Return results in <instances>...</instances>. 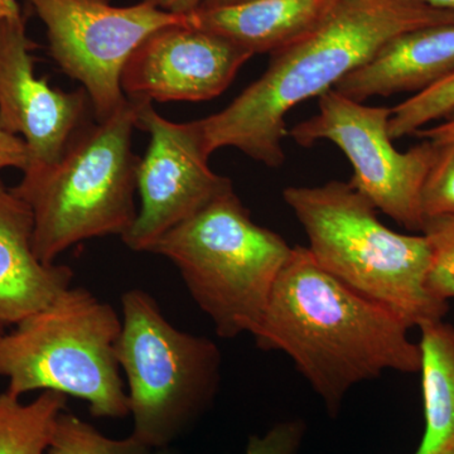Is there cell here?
<instances>
[{"label": "cell", "instance_id": "603a6c76", "mask_svg": "<svg viewBox=\"0 0 454 454\" xmlns=\"http://www.w3.org/2000/svg\"><path fill=\"white\" fill-rule=\"evenodd\" d=\"M28 164L29 153L25 140L0 128V170L13 167L25 172Z\"/></svg>", "mask_w": 454, "mask_h": 454}, {"label": "cell", "instance_id": "8992f818", "mask_svg": "<svg viewBox=\"0 0 454 454\" xmlns=\"http://www.w3.org/2000/svg\"><path fill=\"white\" fill-rule=\"evenodd\" d=\"M122 321L85 288H67L52 303L0 333V376L9 393L56 391L85 400L92 417L122 419L129 399L116 358Z\"/></svg>", "mask_w": 454, "mask_h": 454}, {"label": "cell", "instance_id": "ac0fdd59", "mask_svg": "<svg viewBox=\"0 0 454 454\" xmlns=\"http://www.w3.org/2000/svg\"><path fill=\"white\" fill-rule=\"evenodd\" d=\"M47 454H178L170 447L145 443L130 434L114 439L67 409L59 413Z\"/></svg>", "mask_w": 454, "mask_h": 454}, {"label": "cell", "instance_id": "4fadbf2b", "mask_svg": "<svg viewBox=\"0 0 454 454\" xmlns=\"http://www.w3.org/2000/svg\"><path fill=\"white\" fill-rule=\"evenodd\" d=\"M73 279L67 265L37 258L31 207L0 182V333L49 306Z\"/></svg>", "mask_w": 454, "mask_h": 454}, {"label": "cell", "instance_id": "3957f363", "mask_svg": "<svg viewBox=\"0 0 454 454\" xmlns=\"http://www.w3.org/2000/svg\"><path fill=\"white\" fill-rule=\"evenodd\" d=\"M283 199L306 231L317 264L340 283L411 328L446 317L448 301L427 284L432 252L426 236L385 226L375 206L345 182L286 187Z\"/></svg>", "mask_w": 454, "mask_h": 454}, {"label": "cell", "instance_id": "e0dca14e", "mask_svg": "<svg viewBox=\"0 0 454 454\" xmlns=\"http://www.w3.org/2000/svg\"><path fill=\"white\" fill-rule=\"evenodd\" d=\"M67 397L43 391L31 403L5 390L0 394V454H47L56 420Z\"/></svg>", "mask_w": 454, "mask_h": 454}, {"label": "cell", "instance_id": "7c38bea8", "mask_svg": "<svg viewBox=\"0 0 454 454\" xmlns=\"http://www.w3.org/2000/svg\"><path fill=\"white\" fill-rule=\"evenodd\" d=\"M215 33L187 25L166 27L134 51L121 74L134 101H206L219 97L253 57Z\"/></svg>", "mask_w": 454, "mask_h": 454}, {"label": "cell", "instance_id": "9c48e42d", "mask_svg": "<svg viewBox=\"0 0 454 454\" xmlns=\"http://www.w3.org/2000/svg\"><path fill=\"white\" fill-rule=\"evenodd\" d=\"M44 27L50 53L67 76L82 82L97 121L125 103L121 74L128 59L153 33L187 25L153 0L116 7L110 0H27Z\"/></svg>", "mask_w": 454, "mask_h": 454}, {"label": "cell", "instance_id": "9a60e30c", "mask_svg": "<svg viewBox=\"0 0 454 454\" xmlns=\"http://www.w3.org/2000/svg\"><path fill=\"white\" fill-rule=\"evenodd\" d=\"M339 0H252L184 13L187 26L256 53H274L321 25Z\"/></svg>", "mask_w": 454, "mask_h": 454}, {"label": "cell", "instance_id": "5bb4252c", "mask_svg": "<svg viewBox=\"0 0 454 454\" xmlns=\"http://www.w3.org/2000/svg\"><path fill=\"white\" fill-rule=\"evenodd\" d=\"M454 73V25L402 33L337 82L334 90L364 103L372 97L429 89Z\"/></svg>", "mask_w": 454, "mask_h": 454}, {"label": "cell", "instance_id": "2e32d148", "mask_svg": "<svg viewBox=\"0 0 454 454\" xmlns=\"http://www.w3.org/2000/svg\"><path fill=\"white\" fill-rule=\"evenodd\" d=\"M419 330L426 428L414 454H454V327L441 319Z\"/></svg>", "mask_w": 454, "mask_h": 454}, {"label": "cell", "instance_id": "4316f807", "mask_svg": "<svg viewBox=\"0 0 454 454\" xmlns=\"http://www.w3.org/2000/svg\"><path fill=\"white\" fill-rule=\"evenodd\" d=\"M423 2L428 3V4L433 5V7L454 11V0H423Z\"/></svg>", "mask_w": 454, "mask_h": 454}, {"label": "cell", "instance_id": "30bf717a", "mask_svg": "<svg viewBox=\"0 0 454 454\" xmlns=\"http://www.w3.org/2000/svg\"><path fill=\"white\" fill-rule=\"evenodd\" d=\"M138 129L149 134L148 149L137 169L140 208L121 239L134 252L149 253L170 229L234 187L231 179L208 167L211 154L199 121H167L152 103H143Z\"/></svg>", "mask_w": 454, "mask_h": 454}, {"label": "cell", "instance_id": "52a82bcc", "mask_svg": "<svg viewBox=\"0 0 454 454\" xmlns=\"http://www.w3.org/2000/svg\"><path fill=\"white\" fill-rule=\"evenodd\" d=\"M121 312L116 358L129 389L131 434L170 447L214 404L223 355L211 340L176 328L143 289L121 295Z\"/></svg>", "mask_w": 454, "mask_h": 454}, {"label": "cell", "instance_id": "7a4b0ae2", "mask_svg": "<svg viewBox=\"0 0 454 454\" xmlns=\"http://www.w3.org/2000/svg\"><path fill=\"white\" fill-rule=\"evenodd\" d=\"M454 25V11L423 0H339L309 35L271 53L267 71L225 109L199 119L212 154L234 146L270 168L286 160V115L333 89L402 33Z\"/></svg>", "mask_w": 454, "mask_h": 454}, {"label": "cell", "instance_id": "d4e9b609", "mask_svg": "<svg viewBox=\"0 0 454 454\" xmlns=\"http://www.w3.org/2000/svg\"><path fill=\"white\" fill-rule=\"evenodd\" d=\"M423 140H429L437 145H453L454 143V113L450 114L446 121L435 127L422 129L414 134Z\"/></svg>", "mask_w": 454, "mask_h": 454}, {"label": "cell", "instance_id": "5b68a950", "mask_svg": "<svg viewBox=\"0 0 454 454\" xmlns=\"http://www.w3.org/2000/svg\"><path fill=\"white\" fill-rule=\"evenodd\" d=\"M293 247L258 225L234 188L170 229L151 252L177 267L221 339L255 334Z\"/></svg>", "mask_w": 454, "mask_h": 454}, {"label": "cell", "instance_id": "44dd1931", "mask_svg": "<svg viewBox=\"0 0 454 454\" xmlns=\"http://www.w3.org/2000/svg\"><path fill=\"white\" fill-rule=\"evenodd\" d=\"M439 146L437 160L427 176L420 196L424 220L454 216V143Z\"/></svg>", "mask_w": 454, "mask_h": 454}, {"label": "cell", "instance_id": "cb8c5ba5", "mask_svg": "<svg viewBox=\"0 0 454 454\" xmlns=\"http://www.w3.org/2000/svg\"><path fill=\"white\" fill-rule=\"evenodd\" d=\"M153 2L164 11L184 14L197 9L229 7V5L241 4L252 0H153Z\"/></svg>", "mask_w": 454, "mask_h": 454}, {"label": "cell", "instance_id": "484cf974", "mask_svg": "<svg viewBox=\"0 0 454 454\" xmlns=\"http://www.w3.org/2000/svg\"><path fill=\"white\" fill-rule=\"evenodd\" d=\"M22 16L17 0H0V23L8 18Z\"/></svg>", "mask_w": 454, "mask_h": 454}, {"label": "cell", "instance_id": "6da1fadb", "mask_svg": "<svg viewBox=\"0 0 454 454\" xmlns=\"http://www.w3.org/2000/svg\"><path fill=\"white\" fill-rule=\"evenodd\" d=\"M409 328L295 247L254 339L260 349L288 355L334 418L357 384L385 372H420L422 352Z\"/></svg>", "mask_w": 454, "mask_h": 454}, {"label": "cell", "instance_id": "8fae6325", "mask_svg": "<svg viewBox=\"0 0 454 454\" xmlns=\"http://www.w3.org/2000/svg\"><path fill=\"white\" fill-rule=\"evenodd\" d=\"M35 47L22 16L0 23V128L22 136L27 169L55 163L92 110L85 90L62 91L35 76Z\"/></svg>", "mask_w": 454, "mask_h": 454}, {"label": "cell", "instance_id": "7402d4cb", "mask_svg": "<svg viewBox=\"0 0 454 454\" xmlns=\"http://www.w3.org/2000/svg\"><path fill=\"white\" fill-rule=\"evenodd\" d=\"M307 434L303 419H291L271 427L262 435H250L245 454H300Z\"/></svg>", "mask_w": 454, "mask_h": 454}, {"label": "cell", "instance_id": "277c9868", "mask_svg": "<svg viewBox=\"0 0 454 454\" xmlns=\"http://www.w3.org/2000/svg\"><path fill=\"white\" fill-rule=\"evenodd\" d=\"M143 103L128 98L106 121L86 122L55 163L26 169L12 188L31 207L33 249L43 264L74 245L122 236L133 225L140 160L133 134Z\"/></svg>", "mask_w": 454, "mask_h": 454}, {"label": "cell", "instance_id": "ffe728a7", "mask_svg": "<svg viewBox=\"0 0 454 454\" xmlns=\"http://www.w3.org/2000/svg\"><path fill=\"white\" fill-rule=\"evenodd\" d=\"M422 232L432 252L428 289L439 300L448 301L454 298V216L426 219Z\"/></svg>", "mask_w": 454, "mask_h": 454}, {"label": "cell", "instance_id": "ba28073f", "mask_svg": "<svg viewBox=\"0 0 454 454\" xmlns=\"http://www.w3.org/2000/svg\"><path fill=\"white\" fill-rule=\"evenodd\" d=\"M389 107L367 106L331 89L318 97V114L301 121L286 136L301 146L328 140L348 157L354 175L348 182L376 210L422 232L420 196L441 146L423 140L408 152L396 151L390 138Z\"/></svg>", "mask_w": 454, "mask_h": 454}, {"label": "cell", "instance_id": "d6986e66", "mask_svg": "<svg viewBox=\"0 0 454 454\" xmlns=\"http://www.w3.org/2000/svg\"><path fill=\"white\" fill-rule=\"evenodd\" d=\"M453 113L454 73L391 109L387 124L390 138L414 136L429 122L446 119Z\"/></svg>", "mask_w": 454, "mask_h": 454}]
</instances>
